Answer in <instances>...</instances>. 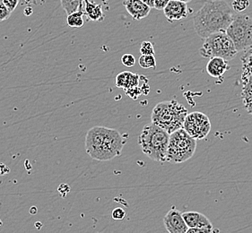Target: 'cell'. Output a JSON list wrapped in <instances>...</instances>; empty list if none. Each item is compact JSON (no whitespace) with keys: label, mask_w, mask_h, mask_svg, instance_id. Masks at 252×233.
Instances as JSON below:
<instances>
[{"label":"cell","mask_w":252,"mask_h":233,"mask_svg":"<svg viewBox=\"0 0 252 233\" xmlns=\"http://www.w3.org/2000/svg\"><path fill=\"white\" fill-rule=\"evenodd\" d=\"M1 1L6 6V8L10 11L11 13H13L15 11V8L17 7V5H19V2H20V0H1Z\"/></svg>","instance_id":"obj_28"},{"label":"cell","mask_w":252,"mask_h":233,"mask_svg":"<svg viewBox=\"0 0 252 233\" xmlns=\"http://www.w3.org/2000/svg\"><path fill=\"white\" fill-rule=\"evenodd\" d=\"M178 1H182V2H184V3H189V2H190L191 0H178Z\"/></svg>","instance_id":"obj_31"},{"label":"cell","mask_w":252,"mask_h":233,"mask_svg":"<svg viewBox=\"0 0 252 233\" xmlns=\"http://www.w3.org/2000/svg\"><path fill=\"white\" fill-rule=\"evenodd\" d=\"M123 5L134 20H142L148 16L151 12V7L142 2L141 0H125Z\"/></svg>","instance_id":"obj_11"},{"label":"cell","mask_w":252,"mask_h":233,"mask_svg":"<svg viewBox=\"0 0 252 233\" xmlns=\"http://www.w3.org/2000/svg\"><path fill=\"white\" fill-rule=\"evenodd\" d=\"M11 14L12 13H11L10 11L6 8V6L0 0V22L7 20L10 17Z\"/></svg>","instance_id":"obj_25"},{"label":"cell","mask_w":252,"mask_h":233,"mask_svg":"<svg viewBox=\"0 0 252 233\" xmlns=\"http://www.w3.org/2000/svg\"><path fill=\"white\" fill-rule=\"evenodd\" d=\"M169 2L170 0H155L154 8H156L157 10H163V8L166 6Z\"/></svg>","instance_id":"obj_29"},{"label":"cell","mask_w":252,"mask_h":233,"mask_svg":"<svg viewBox=\"0 0 252 233\" xmlns=\"http://www.w3.org/2000/svg\"><path fill=\"white\" fill-rule=\"evenodd\" d=\"M182 128L196 140H202L208 136L211 130L209 117L200 112L188 113Z\"/></svg>","instance_id":"obj_8"},{"label":"cell","mask_w":252,"mask_h":233,"mask_svg":"<svg viewBox=\"0 0 252 233\" xmlns=\"http://www.w3.org/2000/svg\"><path fill=\"white\" fill-rule=\"evenodd\" d=\"M142 68L155 69L157 67V60L155 55H141L138 60Z\"/></svg>","instance_id":"obj_20"},{"label":"cell","mask_w":252,"mask_h":233,"mask_svg":"<svg viewBox=\"0 0 252 233\" xmlns=\"http://www.w3.org/2000/svg\"><path fill=\"white\" fill-rule=\"evenodd\" d=\"M111 216H112V218L114 219V220L122 221L123 219L126 217V212L122 208L118 207L112 211Z\"/></svg>","instance_id":"obj_26"},{"label":"cell","mask_w":252,"mask_h":233,"mask_svg":"<svg viewBox=\"0 0 252 233\" xmlns=\"http://www.w3.org/2000/svg\"><path fill=\"white\" fill-rule=\"evenodd\" d=\"M84 15H85V12H84V4H83V5H81L79 7L78 10L75 11L69 15H67V18H66L67 26L71 27V28H81V27H83L84 24H85Z\"/></svg>","instance_id":"obj_17"},{"label":"cell","mask_w":252,"mask_h":233,"mask_svg":"<svg viewBox=\"0 0 252 233\" xmlns=\"http://www.w3.org/2000/svg\"><path fill=\"white\" fill-rule=\"evenodd\" d=\"M182 217L186 223L188 229L197 227L213 229L212 223L209 219L198 212H184L182 213Z\"/></svg>","instance_id":"obj_12"},{"label":"cell","mask_w":252,"mask_h":233,"mask_svg":"<svg viewBox=\"0 0 252 233\" xmlns=\"http://www.w3.org/2000/svg\"><path fill=\"white\" fill-rule=\"evenodd\" d=\"M242 99L246 112L252 115V75L242 79Z\"/></svg>","instance_id":"obj_16"},{"label":"cell","mask_w":252,"mask_h":233,"mask_svg":"<svg viewBox=\"0 0 252 233\" xmlns=\"http://www.w3.org/2000/svg\"><path fill=\"white\" fill-rule=\"evenodd\" d=\"M188 110L176 100L158 103L153 109L151 122L169 134L183 127Z\"/></svg>","instance_id":"obj_4"},{"label":"cell","mask_w":252,"mask_h":233,"mask_svg":"<svg viewBox=\"0 0 252 233\" xmlns=\"http://www.w3.org/2000/svg\"><path fill=\"white\" fill-rule=\"evenodd\" d=\"M139 83H140V76L137 74L128 71L120 73L117 76L116 80H115L116 87L123 89L124 91L139 86Z\"/></svg>","instance_id":"obj_14"},{"label":"cell","mask_w":252,"mask_h":233,"mask_svg":"<svg viewBox=\"0 0 252 233\" xmlns=\"http://www.w3.org/2000/svg\"><path fill=\"white\" fill-rule=\"evenodd\" d=\"M228 69H229L228 62L222 58L214 57L207 62V72L209 76L215 78L223 76Z\"/></svg>","instance_id":"obj_13"},{"label":"cell","mask_w":252,"mask_h":233,"mask_svg":"<svg viewBox=\"0 0 252 233\" xmlns=\"http://www.w3.org/2000/svg\"><path fill=\"white\" fill-rule=\"evenodd\" d=\"M199 52L205 58L219 57L227 61L234 58L238 53L233 42L225 31H218L207 36Z\"/></svg>","instance_id":"obj_6"},{"label":"cell","mask_w":252,"mask_h":233,"mask_svg":"<svg viewBox=\"0 0 252 233\" xmlns=\"http://www.w3.org/2000/svg\"><path fill=\"white\" fill-rule=\"evenodd\" d=\"M125 143V139L116 129L96 126L87 132L85 146L92 159L108 162L121 155Z\"/></svg>","instance_id":"obj_2"},{"label":"cell","mask_w":252,"mask_h":233,"mask_svg":"<svg viewBox=\"0 0 252 233\" xmlns=\"http://www.w3.org/2000/svg\"><path fill=\"white\" fill-rule=\"evenodd\" d=\"M84 12L89 20L94 22H101L104 20V15L101 5L94 1L84 0Z\"/></svg>","instance_id":"obj_15"},{"label":"cell","mask_w":252,"mask_h":233,"mask_svg":"<svg viewBox=\"0 0 252 233\" xmlns=\"http://www.w3.org/2000/svg\"><path fill=\"white\" fill-rule=\"evenodd\" d=\"M61 5L66 11V15L79 9L81 5L84 4V0H61Z\"/></svg>","instance_id":"obj_19"},{"label":"cell","mask_w":252,"mask_h":233,"mask_svg":"<svg viewBox=\"0 0 252 233\" xmlns=\"http://www.w3.org/2000/svg\"><path fill=\"white\" fill-rule=\"evenodd\" d=\"M140 53L142 55H155L153 43L150 41H143L140 47Z\"/></svg>","instance_id":"obj_22"},{"label":"cell","mask_w":252,"mask_h":233,"mask_svg":"<svg viewBox=\"0 0 252 233\" xmlns=\"http://www.w3.org/2000/svg\"><path fill=\"white\" fill-rule=\"evenodd\" d=\"M238 52L247 51L252 45V19L247 15L233 16L225 30Z\"/></svg>","instance_id":"obj_7"},{"label":"cell","mask_w":252,"mask_h":233,"mask_svg":"<svg viewBox=\"0 0 252 233\" xmlns=\"http://www.w3.org/2000/svg\"><path fill=\"white\" fill-rule=\"evenodd\" d=\"M163 223L170 233H186L188 230L186 223L181 213L176 208L172 207L163 218Z\"/></svg>","instance_id":"obj_10"},{"label":"cell","mask_w":252,"mask_h":233,"mask_svg":"<svg viewBox=\"0 0 252 233\" xmlns=\"http://www.w3.org/2000/svg\"><path fill=\"white\" fill-rule=\"evenodd\" d=\"M197 140L190 137L183 128L170 134L165 162L178 164L187 162L194 155Z\"/></svg>","instance_id":"obj_5"},{"label":"cell","mask_w":252,"mask_h":233,"mask_svg":"<svg viewBox=\"0 0 252 233\" xmlns=\"http://www.w3.org/2000/svg\"><path fill=\"white\" fill-rule=\"evenodd\" d=\"M170 134L154 123L146 125L138 137L142 152L155 162H165Z\"/></svg>","instance_id":"obj_3"},{"label":"cell","mask_w":252,"mask_h":233,"mask_svg":"<svg viewBox=\"0 0 252 233\" xmlns=\"http://www.w3.org/2000/svg\"><path fill=\"white\" fill-rule=\"evenodd\" d=\"M219 232V230L215 229L204 228V227H197V228H189L187 230L186 233H210Z\"/></svg>","instance_id":"obj_27"},{"label":"cell","mask_w":252,"mask_h":233,"mask_svg":"<svg viewBox=\"0 0 252 233\" xmlns=\"http://www.w3.org/2000/svg\"><path fill=\"white\" fill-rule=\"evenodd\" d=\"M232 10L236 13L245 11L250 6V0H233L232 3Z\"/></svg>","instance_id":"obj_21"},{"label":"cell","mask_w":252,"mask_h":233,"mask_svg":"<svg viewBox=\"0 0 252 233\" xmlns=\"http://www.w3.org/2000/svg\"><path fill=\"white\" fill-rule=\"evenodd\" d=\"M142 2H144L145 4L148 5L149 7L154 8V5H155V0H141Z\"/></svg>","instance_id":"obj_30"},{"label":"cell","mask_w":252,"mask_h":233,"mask_svg":"<svg viewBox=\"0 0 252 233\" xmlns=\"http://www.w3.org/2000/svg\"><path fill=\"white\" fill-rule=\"evenodd\" d=\"M232 6L224 0H207L193 18L194 29L203 39L218 31H225L233 19Z\"/></svg>","instance_id":"obj_1"},{"label":"cell","mask_w":252,"mask_h":233,"mask_svg":"<svg viewBox=\"0 0 252 233\" xmlns=\"http://www.w3.org/2000/svg\"><path fill=\"white\" fill-rule=\"evenodd\" d=\"M125 92H126L127 96L130 97L131 99H134V100H136L138 97L141 95L142 93H144L143 88L139 87V86L133 87V88H130V89H127V90L125 91Z\"/></svg>","instance_id":"obj_23"},{"label":"cell","mask_w":252,"mask_h":233,"mask_svg":"<svg viewBox=\"0 0 252 233\" xmlns=\"http://www.w3.org/2000/svg\"><path fill=\"white\" fill-rule=\"evenodd\" d=\"M191 13L192 9L189 7L187 3L178 0H170V2L163 8V14L167 20L171 23L175 21L183 20Z\"/></svg>","instance_id":"obj_9"},{"label":"cell","mask_w":252,"mask_h":233,"mask_svg":"<svg viewBox=\"0 0 252 233\" xmlns=\"http://www.w3.org/2000/svg\"><path fill=\"white\" fill-rule=\"evenodd\" d=\"M242 79L252 75V48L248 49L246 53L242 57Z\"/></svg>","instance_id":"obj_18"},{"label":"cell","mask_w":252,"mask_h":233,"mask_svg":"<svg viewBox=\"0 0 252 233\" xmlns=\"http://www.w3.org/2000/svg\"></svg>","instance_id":"obj_32"},{"label":"cell","mask_w":252,"mask_h":233,"mask_svg":"<svg viewBox=\"0 0 252 233\" xmlns=\"http://www.w3.org/2000/svg\"><path fill=\"white\" fill-rule=\"evenodd\" d=\"M121 62L126 67H131L136 64V58L130 53H126L121 58Z\"/></svg>","instance_id":"obj_24"}]
</instances>
